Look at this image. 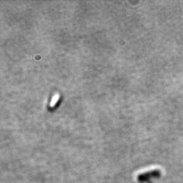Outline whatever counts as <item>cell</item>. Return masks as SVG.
I'll return each mask as SVG.
<instances>
[{"instance_id": "obj_1", "label": "cell", "mask_w": 183, "mask_h": 183, "mask_svg": "<svg viewBox=\"0 0 183 183\" xmlns=\"http://www.w3.org/2000/svg\"><path fill=\"white\" fill-rule=\"evenodd\" d=\"M58 98H59V94H55L54 96L52 97V100H51V104H50V106H51V107H53V106H54V105L55 104L56 102L57 101H58Z\"/></svg>"}]
</instances>
